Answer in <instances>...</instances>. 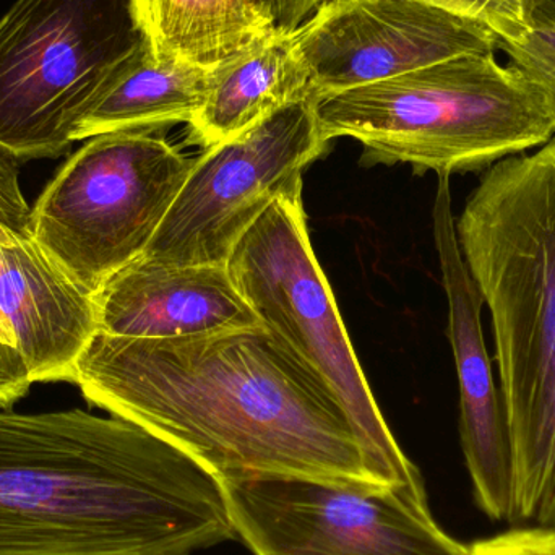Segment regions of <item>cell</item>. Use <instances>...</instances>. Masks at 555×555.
<instances>
[{
  "mask_svg": "<svg viewBox=\"0 0 555 555\" xmlns=\"http://www.w3.org/2000/svg\"><path fill=\"white\" fill-rule=\"evenodd\" d=\"M74 384L88 403L168 440L221 481L287 475L382 485L341 401L263 325L172 339L98 332Z\"/></svg>",
  "mask_w": 555,
  "mask_h": 555,
  "instance_id": "cell-1",
  "label": "cell"
},
{
  "mask_svg": "<svg viewBox=\"0 0 555 555\" xmlns=\"http://www.w3.org/2000/svg\"><path fill=\"white\" fill-rule=\"evenodd\" d=\"M234 540L223 481L145 427L0 410V555H192Z\"/></svg>",
  "mask_w": 555,
  "mask_h": 555,
  "instance_id": "cell-2",
  "label": "cell"
},
{
  "mask_svg": "<svg viewBox=\"0 0 555 555\" xmlns=\"http://www.w3.org/2000/svg\"><path fill=\"white\" fill-rule=\"evenodd\" d=\"M456 236L491 313L515 520L555 530V139L491 166Z\"/></svg>",
  "mask_w": 555,
  "mask_h": 555,
  "instance_id": "cell-3",
  "label": "cell"
},
{
  "mask_svg": "<svg viewBox=\"0 0 555 555\" xmlns=\"http://www.w3.org/2000/svg\"><path fill=\"white\" fill-rule=\"evenodd\" d=\"M320 130L364 146V165L482 171L555 135V100L495 52L465 54L317 100Z\"/></svg>",
  "mask_w": 555,
  "mask_h": 555,
  "instance_id": "cell-4",
  "label": "cell"
},
{
  "mask_svg": "<svg viewBox=\"0 0 555 555\" xmlns=\"http://www.w3.org/2000/svg\"><path fill=\"white\" fill-rule=\"evenodd\" d=\"M146 46L135 0H16L0 20V152L64 155Z\"/></svg>",
  "mask_w": 555,
  "mask_h": 555,
  "instance_id": "cell-5",
  "label": "cell"
},
{
  "mask_svg": "<svg viewBox=\"0 0 555 555\" xmlns=\"http://www.w3.org/2000/svg\"><path fill=\"white\" fill-rule=\"evenodd\" d=\"M227 266L263 326L289 345L341 401L371 475L382 485L426 494L421 473L398 446L359 364L310 244L304 204L273 202L241 237Z\"/></svg>",
  "mask_w": 555,
  "mask_h": 555,
  "instance_id": "cell-6",
  "label": "cell"
},
{
  "mask_svg": "<svg viewBox=\"0 0 555 555\" xmlns=\"http://www.w3.org/2000/svg\"><path fill=\"white\" fill-rule=\"evenodd\" d=\"M195 163L153 132L88 139L39 195L29 233L91 296L146 253Z\"/></svg>",
  "mask_w": 555,
  "mask_h": 555,
  "instance_id": "cell-7",
  "label": "cell"
},
{
  "mask_svg": "<svg viewBox=\"0 0 555 555\" xmlns=\"http://www.w3.org/2000/svg\"><path fill=\"white\" fill-rule=\"evenodd\" d=\"M237 538L256 555H469L427 495L398 486L287 475L223 479Z\"/></svg>",
  "mask_w": 555,
  "mask_h": 555,
  "instance_id": "cell-8",
  "label": "cell"
},
{
  "mask_svg": "<svg viewBox=\"0 0 555 555\" xmlns=\"http://www.w3.org/2000/svg\"><path fill=\"white\" fill-rule=\"evenodd\" d=\"M317 96L276 111L205 150L143 257L179 266H227L241 237L276 201L302 204L304 171L328 140Z\"/></svg>",
  "mask_w": 555,
  "mask_h": 555,
  "instance_id": "cell-9",
  "label": "cell"
},
{
  "mask_svg": "<svg viewBox=\"0 0 555 555\" xmlns=\"http://www.w3.org/2000/svg\"><path fill=\"white\" fill-rule=\"evenodd\" d=\"M293 39L317 98L499 48L491 29L421 0H326Z\"/></svg>",
  "mask_w": 555,
  "mask_h": 555,
  "instance_id": "cell-10",
  "label": "cell"
},
{
  "mask_svg": "<svg viewBox=\"0 0 555 555\" xmlns=\"http://www.w3.org/2000/svg\"><path fill=\"white\" fill-rule=\"evenodd\" d=\"M434 241L449 300V338L460 385V436L479 507L492 520H515V462L507 411L482 333L485 299L456 236L450 176L440 175Z\"/></svg>",
  "mask_w": 555,
  "mask_h": 555,
  "instance_id": "cell-11",
  "label": "cell"
},
{
  "mask_svg": "<svg viewBox=\"0 0 555 555\" xmlns=\"http://www.w3.org/2000/svg\"><path fill=\"white\" fill-rule=\"evenodd\" d=\"M98 332L172 339L262 326L228 266H179L139 257L91 294Z\"/></svg>",
  "mask_w": 555,
  "mask_h": 555,
  "instance_id": "cell-12",
  "label": "cell"
},
{
  "mask_svg": "<svg viewBox=\"0 0 555 555\" xmlns=\"http://www.w3.org/2000/svg\"><path fill=\"white\" fill-rule=\"evenodd\" d=\"M98 333L93 299L42 250L29 230L0 231V338L33 382H72Z\"/></svg>",
  "mask_w": 555,
  "mask_h": 555,
  "instance_id": "cell-13",
  "label": "cell"
},
{
  "mask_svg": "<svg viewBox=\"0 0 555 555\" xmlns=\"http://www.w3.org/2000/svg\"><path fill=\"white\" fill-rule=\"evenodd\" d=\"M317 96L293 33L210 72L207 94L191 126V142L204 149L246 132L276 111Z\"/></svg>",
  "mask_w": 555,
  "mask_h": 555,
  "instance_id": "cell-14",
  "label": "cell"
},
{
  "mask_svg": "<svg viewBox=\"0 0 555 555\" xmlns=\"http://www.w3.org/2000/svg\"><path fill=\"white\" fill-rule=\"evenodd\" d=\"M158 61L214 70L283 33L266 0H135Z\"/></svg>",
  "mask_w": 555,
  "mask_h": 555,
  "instance_id": "cell-15",
  "label": "cell"
},
{
  "mask_svg": "<svg viewBox=\"0 0 555 555\" xmlns=\"http://www.w3.org/2000/svg\"><path fill=\"white\" fill-rule=\"evenodd\" d=\"M210 72L158 61L150 44L81 120L74 142L104 133L155 132L191 124L207 94Z\"/></svg>",
  "mask_w": 555,
  "mask_h": 555,
  "instance_id": "cell-16",
  "label": "cell"
},
{
  "mask_svg": "<svg viewBox=\"0 0 555 555\" xmlns=\"http://www.w3.org/2000/svg\"><path fill=\"white\" fill-rule=\"evenodd\" d=\"M421 2L486 26L498 36L499 42L517 41L528 31L527 0H421Z\"/></svg>",
  "mask_w": 555,
  "mask_h": 555,
  "instance_id": "cell-17",
  "label": "cell"
},
{
  "mask_svg": "<svg viewBox=\"0 0 555 555\" xmlns=\"http://www.w3.org/2000/svg\"><path fill=\"white\" fill-rule=\"evenodd\" d=\"M499 49L507 52L512 65L533 78L555 100V28L531 25L517 41L499 42Z\"/></svg>",
  "mask_w": 555,
  "mask_h": 555,
  "instance_id": "cell-18",
  "label": "cell"
},
{
  "mask_svg": "<svg viewBox=\"0 0 555 555\" xmlns=\"http://www.w3.org/2000/svg\"><path fill=\"white\" fill-rule=\"evenodd\" d=\"M469 555H555L553 528H524L508 531L468 547Z\"/></svg>",
  "mask_w": 555,
  "mask_h": 555,
  "instance_id": "cell-19",
  "label": "cell"
},
{
  "mask_svg": "<svg viewBox=\"0 0 555 555\" xmlns=\"http://www.w3.org/2000/svg\"><path fill=\"white\" fill-rule=\"evenodd\" d=\"M29 208L18 181L16 159L0 152V231L29 230Z\"/></svg>",
  "mask_w": 555,
  "mask_h": 555,
  "instance_id": "cell-20",
  "label": "cell"
},
{
  "mask_svg": "<svg viewBox=\"0 0 555 555\" xmlns=\"http://www.w3.org/2000/svg\"><path fill=\"white\" fill-rule=\"evenodd\" d=\"M33 384L35 382L22 352L0 338V410L26 397Z\"/></svg>",
  "mask_w": 555,
  "mask_h": 555,
  "instance_id": "cell-21",
  "label": "cell"
},
{
  "mask_svg": "<svg viewBox=\"0 0 555 555\" xmlns=\"http://www.w3.org/2000/svg\"><path fill=\"white\" fill-rule=\"evenodd\" d=\"M323 2L326 0H266L283 35L296 31Z\"/></svg>",
  "mask_w": 555,
  "mask_h": 555,
  "instance_id": "cell-22",
  "label": "cell"
},
{
  "mask_svg": "<svg viewBox=\"0 0 555 555\" xmlns=\"http://www.w3.org/2000/svg\"><path fill=\"white\" fill-rule=\"evenodd\" d=\"M528 28L546 25L555 28V0H527Z\"/></svg>",
  "mask_w": 555,
  "mask_h": 555,
  "instance_id": "cell-23",
  "label": "cell"
}]
</instances>
